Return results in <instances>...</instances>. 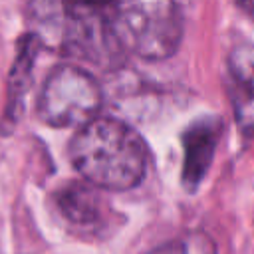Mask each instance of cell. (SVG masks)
I'll return each instance as SVG.
<instances>
[{
    "mask_svg": "<svg viewBox=\"0 0 254 254\" xmlns=\"http://www.w3.org/2000/svg\"><path fill=\"white\" fill-rule=\"evenodd\" d=\"M123 0H30L34 36L71 58L111 65L123 50L115 20Z\"/></svg>",
    "mask_w": 254,
    "mask_h": 254,
    "instance_id": "cell-1",
    "label": "cell"
},
{
    "mask_svg": "<svg viewBox=\"0 0 254 254\" xmlns=\"http://www.w3.org/2000/svg\"><path fill=\"white\" fill-rule=\"evenodd\" d=\"M218 123L216 121H202L192 125L185 135V165H183V183L189 189H194L214 155V147L218 141Z\"/></svg>",
    "mask_w": 254,
    "mask_h": 254,
    "instance_id": "cell-5",
    "label": "cell"
},
{
    "mask_svg": "<svg viewBox=\"0 0 254 254\" xmlns=\"http://www.w3.org/2000/svg\"><path fill=\"white\" fill-rule=\"evenodd\" d=\"M236 4H238L246 14H250V16L254 18V0H236Z\"/></svg>",
    "mask_w": 254,
    "mask_h": 254,
    "instance_id": "cell-10",
    "label": "cell"
},
{
    "mask_svg": "<svg viewBox=\"0 0 254 254\" xmlns=\"http://www.w3.org/2000/svg\"><path fill=\"white\" fill-rule=\"evenodd\" d=\"M56 204L62 216L77 228H91L101 222L103 202L95 187L89 183H69L56 194Z\"/></svg>",
    "mask_w": 254,
    "mask_h": 254,
    "instance_id": "cell-6",
    "label": "cell"
},
{
    "mask_svg": "<svg viewBox=\"0 0 254 254\" xmlns=\"http://www.w3.org/2000/svg\"><path fill=\"white\" fill-rule=\"evenodd\" d=\"M183 30L177 0H123L115 20L121 50L151 62L171 58L179 50Z\"/></svg>",
    "mask_w": 254,
    "mask_h": 254,
    "instance_id": "cell-3",
    "label": "cell"
},
{
    "mask_svg": "<svg viewBox=\"0 0 254 254\" xmlns=\"http://www.w3.org/2000/svg\"><path fill=\"white\" fill-rule=\"evenodd\" d=\"M230 79L234 119L244 135H254V62H232Z\"/></svg>",
    "mask_w": 254,
    "mask_h": 254,
    "instance_id": "cell-7",
    "label": "cell"
},
{
    "mask_svg": "<svg viewBox=\"0 0 254 254\" xmlns=\"http://www.w3.org/2000/svg\"><path fill=\"white\" fill-rule=\"evenodd\" d=\"M69 161L91 187L129 190L143 181L149 153L133 127L113 117H95L71 137Z\"/></svg>",
    "mask_w": 254,
    "mask_h": 254,
    "instance_id": "cell-2",
    "label": "cell"
},
{
    "mask_svg": "<svg viewBox=\"0 0 254 254\" xmlns=\"http://www.w3.org/2000/svg\"><path fill=\"white\" fill-rule=\"evenodd\" d=\"M101 87L95 77L79 65L64 64L54 67L38 97V117L58 129L83 127L101 109Z\"/></svg>",
    "mask_w": 254,
    "mask_h": 254,
    "instance_id": "cell-4",
    "label": "cell"
},
{
    "mask_svg": "<svg viewBox=\"0 0 254 254\" xmlns=\"http://www.w3.org/2000/svg\"><path fill=\"white\" fill-rule=\"evenodd\" d=\"M42 48V42L34 34H26L20 40L18 54L14 60V65L10 69L8 77V105H6V117L16 113V107L22 101V95L28 91L30 81H32V69H34V60Z\"/></svg>",
    "mask_w": 254,
    "mask_h": 254,
    "instance_id": "cell-8",
    "label": "cell"
},
{
    "mask_svg": "<svg viewBox=\"0 0 254 254\" xmlns=\"http://www.w3.org/2000/svg\"><path fill=\"white\" fill-rule=\"evenodd\" d=\"M149 254H216V250H214V242L208 236L200 232H192L177 240H171L151 250Z\"/></svg>",
    "mask_w": 254,
    "mask_h": 254,
    "instance_id": "cell-9",
    "label": "cell"
}]
</instances>
